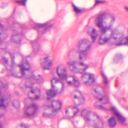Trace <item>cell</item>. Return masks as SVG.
<instances>
[{"label": "cell", "instance_id": "1", "mask_svg": "<svg viewBox=\"0 0 128 128\" xmlns=\"http://www.w3.org/2000/svg\"><path fill=\"white\" fill-rule=\"evenodd\" d=\"M81 115L88 124L93 128H104L103 121L96 113L85 109L82 112Z\"/></svg>", "mask_w": 128, "mask_h": 128}, {"label": "cell", "instance_id": "2", "mask_svg": "<svg viewBox=\"0 0 128 128\" xmlns=\"http://www.w3.org/2000/svg\"><path fill=\"white\" fill-rule=\"evenodd\" d=\"M115 21V18L113 16L104 13L98 17L96 20L97 26L102 30H104L110 29Z\"/></svg>", "mask_w": 128, "mask_h": 128}, {"label": "cell", "instance_id": "3", "mask_svg": "<svg viewBox=\"0 0 128 128\" xmlns=\"http://www.w3.org/2000/svg\"><path fill=\"white\" fill-rule=\"evenodd\" d=\"M23 60L19 54H16L13 57V65L11 70L13 76L17 78H21L24 76L22 64Z\"/></svg>", "mask_w": 128, "mask_h": 128}, {"label": "cell", "instance_id": "4", "mask_svg": "<svg viewBox=\"0 0 128 128\" xmlns=\"http://www.w3.org/2000/svg\"><path fill=\"white\" fill-rule=\"evenodd\" d=\"M91 92L94 96L102 103L104 104L108 103V98L102 87L100 85H94L92 88Z\"/></svg>", "mask_w": 128, "mask_h": 128}, {"label": "cell", "instance_id": "5", "mask_svg": "<svg viewBox=\"0 0 128 128\" xmlns=\"http://www.w3.org/2000/svg\"><path fill=\"white\" fill-rule=\"evenodd\" d=\"M67 64L70 70L76 74L83 73L88 67L86 64L81 62L70 61L68 62Z\"/></svg>", "mask_w": 128, "mask_h": 128}, {"label": "cell", "instance_id": "6", "mask_svg": "<svg viewBox=\"0 0 128 128\" xmlns=\"http://www.w3.org/2000/svg\"><path fill=\"white\" fill-rule=\"evenodd\" d=\"M71 96L73 102L76 105H82L85 102V98L84 95L79 90H74L72 91Z\"/></svg>", "mask_w": 128, "mask_h": 128}, {"label": "cell", "instance_id": "7", "mask_svg": "<svg viewBox=\"0 0 128 128\" xmlns=\"http://www.w3.org/2000/svg\"><path fill=\"white\" fill-rule=\"evenodd\" d=\"M92 46L91 42L87 39H83L79 41L78 44V51L84 53L90 50Z\"/></svg>", "mask_w": 128, "mask_h": 128}, {"label": "cell", "instance_id": "8", "mask_svg": "<svg viewBox=\"0 0 128 128\" xmlns=\"http://www.w3.org/2000/svg\"><path fill=\"white\" fill-rule=\"evenodd\" d=\"M113 30L109 29L104 31L100 38L99 43L101 45L105 44L110 41L113 34Z\"/></svg>", "mask_w": 128, "mask_h": 128}, {"label": "cell", "instance_id": "9", "mask_svg": "<svg viewBox=\"0 0 128 128\" xmlns=\"http://www.w3.org/2000/svg\"><path fill=\"white\" fill-rule=\"evenodd\" d=\"M2 61L4 65L8 70H11L13 65V57L10 54L5 53L3 54Z\"/></svg>", "mask_w": 128, "mask_h": 128}, {"label": "cell", "instance_id": "10", "mask_svg": "<svg viewBox=\"0 0 128 128\" xmlns=\"http://www.w3.org/2000/svg\"><path fill=\"white\" fill-rule=\"evenodd\" d=\"M123 34V30L119 28L116 29L113 31L112 36L110 40L111 43L112 44L117 43L118 44L122 39Z\"/></svg>", "mask_w": 128, "mask_h": 128}, {"label": "cell", "instance_id": "11", "mask_svg": "<svg viewBox=\"0 0 128 128\" xmlns=\"http://www.w3.org/2000/svg\"><path fill=\"white\" fill-rule=\"evenodd\" d=\"M84 53H81L76 50L71 51L69 54V58L71 60V61L80 62L79 60H83L84 58Z\"/></svg>", "mask_w": 128, "mask_h": 128}, {"label": "cell", "instance_id": "12", "mask_svg": "<svg viewBox=\"0 0 128 128\" xmlns=\"http://www.w3.org/2000/svg\"><path fill=\"white\" fill-rule=\"evenodd\" d=\"M52 88L57 93H60L64 88L63 83L59 79L54 78L51 81Z\"/></svg>", "mask_w": 128, "mask_h": 128}, {"label": "cell", "instance_id": "13", "mask_svg": "<svg viewBox=\"0 0 128 128\" xmlns=\"http://www.w3.org/2000/svg\"><path fill=\"white\" fill-rule=\"evenodd\" d=\"M82 81L86 85L90 86L92 85L95 81V78L94 76L91 73H84L82 78Z\"/></svg>", "mask_w": 128, "mask_h": 128}, {"label": "cell", "instance_id": "14", "mask_svg": "<svg viewBox=\"0 0 128 128\" xmlns=\"http://www.w3.org/2000/svg\"><path fill=\"white\" fill-rule=\"evenodd\" d=\"M42 114L44 116L49 118H53L55 116L56 111L54 110L51 106H46L43 107Z\"/></svg>", "mask_w": 128, "mask_h": 128}, {"label": "cell", "instance_id": "15", "mask_svg": "<svg viewBox=\"0 0 128 128\" xmlns=\"http://www.w3.org/2000/svg\"><path fill=\"white\" fill-rule=\"evenodd\" d=\"M57 73L60 78L62 80H65L67 76L66 68L63 65H60L58 67L56 70Z\"/></svg>", "mask_w": 128, "mask_h": 128}, {"label": "cell", "instance_id": "16", "mask_svg": "<svg viewBox=\"0 0 128 128\" xmlns=\"http://www.w3.org/2000/svg\"><path fill=\"white\" fill-rule=\"evenodd\" d=\"M79 112L78 108L75 106H70L66 108L65 111L66 115L70 118L75 116Z\"/></svg>", "mask_w": 128, "mask_h": 128}, {"label": "cell", "instance_id": "17", "mask_svg": "<svg viewBox=\"0 0 128 128\" xmlns=\"http://www.w3.org/2000/svg\"><path fill=\"white\" fill-rule=\"evenodd\" d=\"M52 63L51 58L48 56L42 60L41 62V65L43 69L46 70H49L52 66Z\"/></svg>", "mask_w": 128, "mask_h": 128}, {"label": "cell", "instance_id": "18", "mask_svg": "<svg viewBox=\"0 0 128 128\" xmlns=\"http://www.w3.org/2000/svg\"><path fill=\"white\" fill-rule=\"evenodd\" d=\"M41 94L40 90L37 88H32L28 93V96L30 99L33 100L38 99Z\"/></svg>", "mask_w": 128, "mask_h": 128}, {"label": "cell", "instance_id": "19", "mask_svg": "<svg viewBox=\"0 0 128 128\" xmlns=\"http://www.w3.org/2000/svg\"><path fill=\"white\" fill-rule=\"evenodd\" d=\"M38 109L37 106L36 104H32L28 106L25 110L24 113L28 116H32L34 115Z\"/></svg>", "mask_w": 128, "mask_h": 128}, {"label": "cell", "instance_id": "20", "mask_svg": "<svg viewBox=\"0 0 128 128\" xmlns=\"http://www.w3.org/2000/svg\"><path fill=\"white\" fill-rule=\"evenodd\" d=\"M66 82L68 84L78 87L80 85V82L75 77L72 76H67L66 78Z\"/></svg>", "mask_w": 128, "mask_h": 128}, {"label": "cell", "instance_id": "21", "mask_svg": "<svg viewBox=\"0 0 128 128\" xmlns=\"http://www.w3.org/2000/svg\"><path fill=\"white\" fill-rule=\"evenodd\" d=\"M87 33L91 37L92 42H95L98 36V33L96 28L93 27H90L88 30Z\"/></svg>", "mask_w": 128, "mask_h": 128}, {"label": "cell", "instance_id": "22", "mask_svg": "<svg viewBox=\"0 0 128 128\" xmlns=\"http://www.w3.org/2000/svg\"><path fill=\"white\" fill-rule=\"evenodd\" d=\"M111 110L114 112V114L116 115L118 120L122 124H125L126 122V119L122 116L115 108H111Z\"/></svg>", "mask_w": 128, "mask_h": 128}, {"label": "cell", "instance_id": "23", "mask_svg": "<svg viewBox=\"0 0 128 128\" xmlns=\"http://www.w3.org/2000/svg\"><path fill=\"white\" fill-rule=\"evenodd\" d=\"M51 106L52 108L56 111L60 110L62 107V103L59 100H54L52 102Z\"/></svg>", "mask_w": 128, "mask_h": 128}, {"label": "cell", "instance_id": "24", "mask_svg": "<svg viewBox=\"0 0 128 128\" xmlns=\"http://www.w3.org/2000/svg\"><path fill=\"white\" fill-rule=\"evenodd\" d=\"M10 101V98L9 96L7 95H5L2 98L0 104H2L7 107Z\"/></svg>", "mask_w": 128, "mask_h": 128}, {"label": "cell", "instance_id": "25", "mask_svg": "<svg viewBox=\"0 0 128 128\" xmlns=\"http://www.w3.org/2000/svg\"><path fill=\"white\" fill-rule=\"evenodd\" d=\"M57 93L53 89L48 90L47 92V97L48 99H50L56 96Z\"/></svg>", "mask_w": 128, "mask_h": 128}, {"label": "cell", "instance_id": "26", "mask_svg": "<svg viewBox=\"0 0 128 128\" xmlns=\"http://www.w3.org/2000/svg\"><path fill=\"white\" fill-rule=\"evenodd\" d=\"M6 30L3 25L0 24V41L3 40L6 36Z\"/></svg>", "mask_w": 128, "mask_h": 128}, {"label": "cell", "instance_id": "27", "mask_svg": "<svg viewBox=\"0 0 128 128\" xmlns=\"http://www.w3.org/2000/svg\"><path fill=\"white\" fill-rule=\"evenodd\" d=\"M108 126L110 128H114L116 124V121L114 117H112L109 118L108 120Z\"/></svg>", "mask_w": 128, "mask_h": 128}, {"label": "cell", "instance_id": "28", "mask_svg": "<svg viewBox=\"0 0 128 128\" xmlns=\"http://www.w3.org/2000/svg\"><path fill=\"white\" fill-rule=\"evenodd\" d=\"M7 107L0 104V118L3 116L6 113Z\"/></svg>", "mask_w": 128, "mask_h": 128}, {"label": "cell", "instance_id": "29", "mask_svg": "<svg viewBox=\"0 0 128 128\" xmlns=\"http://www.w3.org/2000/svg\"><path fill=\"white\" fill-rule=\"evenodd\" d=\"M12 41L14 42H16V43H18L21 42L22 40L21 36H19V35H16V36H14L12 37Z\"/></svg>", "mask_w": 128, "mask_h": 128}, {"label": "cell", "instance_id": "30", "mask_svg": "<svg viewBox=\"0 0 128 128\" xmlns=\"http://www.w3.org/2000/svg\"><path fill=\"white\" fill-rule=\"evenodd\" d=\"M128 44V37H125V38H122L121 40L120 41V42L117 44V45H127Z\"/></svg>", "mask_w": 128, "mask_h": 128}, {"label": "cell", "instance_id": "31", "mask_svg": "<svg viewBox=\"0 0 128 128\" xmlns=\"http://www.w3.org/2000/svg\"><path fill=\"white\" fill-rule=\"evenodd\" d=\"M12 105L16 108H19L20 107V102L18 100H15L12 102Z\"/></svg>", "mask_w": 128, "mask_h": 128}, {"label": "cell", "instance_id": "32", "mask_svg": "<svg viewBox=\"0 0 128 128\" xmlns=\"http://www.w3.org/2000/svg\"><path fill=\"white\" fill-rule=\"evenodd\" d=\"M95 106L96 108H100V109H104V110H105L106 109V108H105L103 107V106L99 104H98L97 103H95Z\"/></svg>", "mask_w": 128, "mask_h": 128}, {"label": "cell", "instance_id": "33", "mask_svg": "<svg viewBox=\"0 0 128 128\" xmlns=\"http://www.w3.org/2000/svg\"><path fill=\"white\" fill-rule=\"evenodd\" d=\"M16 128H27L24 125H23V124H20L18 125V126H17Z\"/></svg>", "mask_w": 128, "mask_h": 128}, {"label": "cell", "instance_id": "34", "mask_svg": "<svg viewBox=\"0 0 128 128\" xmlns=\"http://www.w3.org/2000/svg\"><path fill=\"white\" fill-rule=\"evenodd\" d=\"M26 1L22 0V1H18V2L19 4H21V5H24L25 4H26Z\"/></svg>", "mask_w": 128, "mask_h": 128}, {"label": "cell", "instance_id": "35", "mask_svg": "<svg viewBox=\"0 0 128 128\" xmlns=\"http://www.w3.org/2000/svg\"><path fill=\"white\" fill-rule=\"evenodd\" d=\"M0 94H1V93H0Z\"/></svg>", "mask_w": 128, "mask_h": 128}]
</instances>
